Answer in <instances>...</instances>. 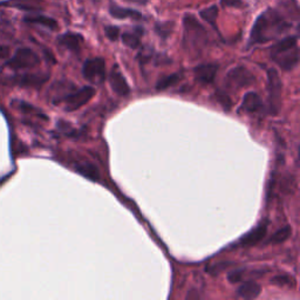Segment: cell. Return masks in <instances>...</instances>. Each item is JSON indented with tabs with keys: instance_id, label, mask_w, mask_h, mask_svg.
Returning a JSON list of instances; mask_svg holds the SVG:
<instances>
[{
	"instance_id": "28",
	"label": "cell",
	"mask_w": 300,
	"mask_h": 300,
	"mask_svg": "<svg viewBox=\"0 0 300 300\" xmlns=\"http://www.w3.org/2000/svg\"><path fill=\"white\" fill-rule=\"evenodd\" d=\"M127 1L138 2V4H145V2H147V0H127Z\"/></svg>"
},
{
	"instance_id": "5",
	"label": "cell",
	"mask_w": 300,
	"mask_h": 300,
	"mask_svg": "<svg viewBox=\"0 0 300 300\" xmlns=\"http://www.w3.org/2000/svg\"><path fill=\"white\" fill-rule=\"evenodd\" d=\"M83 78L89 82L100 84L106 78V63L102 58L88 59L83 63L82 68Z\"/></svg>"
},
{
	"instance_id": "26",
	"label": "cell",
	"mask_w": 300,
	"mask_h": 300,
	"mask_svg": "<svg viewBox=\"0 0 300 300\" xmlns=\"http://www.w3.org/2000/svg\"><path fill=\"white\" fill-rule=\"evenodd\" d=\"M220 5L223 7H234L240 8L244 6L243 0H220Z\"/></svg>"
},
{
	"instance_id": "12",
	"label": "cell",
	"mask_w": 300,
	"mask_h": 300,
	"mask_svg": "<svg viewBox=\"0 0 300 300\" xmlns=\"http://www.w3.org/2000/svg\"><path fill=\"white\" fill-rule=\"evenodd\" d=\"M260 285L253 280L243 282L237 290L238 297H240V298L243 299H256L259 294H260Z\"/></svg>"
},
{
	"instance_id": "1",
	"label": "cell",
	"mask_w": 300,
	"mask_h": 300,
	"mask_svg": "<svg viewBox=\"0 0 300 300\" xmlns=\"http://www.w3.org/2000/svg\"><path fill=\"white\" fill-rule=\"evenodd\" d=\"M290 28V24L282 19V17L275 10H269L261 13L256 20L255 26L250 36V43H264L275 39L282 32Z\"/></svg>"
},
{
	"instance_id": "7",
	"label": "cell",
	"mask_w": 300,
	"mask_h": 300,
	"mask_svg": "<svg viewBox=\"0 0 300 300\" xmlns=\"http://www.w3.org/2000/svg\"><path fill=\"white\" fill-rule=\"evenodd\" d=\"M95 95V89L92 86H86L80 88L77 92L72 93V94L67 95L65 98L66 110L73 112V110L80 109L84 104L88 103Z\"/></svg>"
},
{
	"instance_id": "6",
	"label": "cell",
	"mask_w": 300,
	"mask_h": 300,
	"mask_svg": "<svg viewBox=\"0 0 300 300\" xmlns=\"http://www.w3.org/2000/svg\"><path fill=\"white\" fill-rule=\"evenodd\" d=\"M267 79H269V98H270V107L271 112L273 114L278 113L281 103V80L279 74L275 69H269L267 72Z\"/></svg>"
},
{
	"instance_id": "20",
	"label": "cell",
	"mask_w": 300,
	"mask_h": 300,
	"mask_svg": "<svg viewBox=\"0 0 300 300\" xmlns=\"http://www.w3.org/2000/svg\"><path fill=\"white\" fill-rule=\"evenodd\" d=\"M180 79V74H171V75H169V77L163 78L162 80H160L159 82H157L156 88L160 89V90L167 89V88H169V87L174 86L175 83L179 82Z\"/></svg>"
},
{
	"instance_id": "9",
	"label": "cell",
	"mask_w": 300,
	"mask_h": 300,
	"mask_svg": "<svg viewBox=\"0 0 300 300\" xmlns=\"http://www.w3.org/2000/svg\"><path fill=\"white\" fill-rule=\"evenodd\" d=\"M109 82L112 89L114 90L118 95L120 96H128L130 93V88L128 86V82L126 78L123 77L122 72L120 71L118 65L114 66V68L112 69V73L109 75Z\"/></svg>"
},
{
	"instance_id": "14",
	"label": "cell",
	"mask_w": 300,
	"mask_h": 300,
	"mask_svg": "<svg viewBox=\"0 0 300 300\" xmlns=\"http://www.w3.org/2000/svg\"><path fill=\"white\" fill-rule=\"evenodd\" d=\"M83 41V38L77 33H66L59 37V43L63 47L71 49L73 52H78L80 49L81 43Z\"/></svg>"
},
{
	"instance_id": "18",
	"label": "cell",
	"mask_w": 300,
	"mask_h": 300,
	"mask_svg": "<svg viewBox=\"0 0 300 300\" xmlns=\"http://www.w3.org/2000/svg\"><path fill=\"white\" fill-rule=\"evenodd\" d=\"M291 232H292V230H291L290 226H284V228L278 230V231H277L276 234L270 238L269 243H272V244L284 243L285 240H287L288 238H290Z\"/></svg>"
},
{
	"instance_id": "25",
	"label": "cell",
	"mask_w": 300,
	"mask_h": 300,
	"mask_svg": "<svg viewBox=\"0 0 300 300\" xmlns=\"http://www.w3.org/2000/svg\"><path fill=\"white\" fill-rule=\"evenodd\" d=\"M104 32H106V36L108 37L110 40H113V41L118 40L119 36H120V30H119L118 27H115V26H107V27L104 28Z\"/></svg>"
},
{
	"instance_id": "4",
	"label": "cell",
	"mask_w": 300,
	"mask_h": 300,
	"mask_svg": "<svg viewBox=\"0 0 300 300\" xmlns=\"http://www.w3.org/2000/svg\"><path fill=\"white\" fill-rule=\"evenodd\" d=\"M256 81L255 75L249 69L243 66H238L232 68L225 78V84L230 89H240L244 87H249Z\"/></svg>"
},
{
	"instance_id": "10",
	"label": "cell",
	"mask_w": 300,
	"mask_h": 300,
	"mask_svg": "<svg viewBox=\"0 0 300 300\" xmlns=\"http://www.w3.org/2000/svg\"><path fill=\"white\" fill-rule=\"evenodd\" d=\"M218 72L217 63H203L195 68V79L200 83L208 84L214 81Z\"/></svg>"
},
{
	"instance_id": "23",
	"label": "cell",
	"mask_w": 300,
	"mask_h": 300,
	"mask_svg": "<svg viewBox=\"0 0 300 300\" xmlns=\"http://www.w3.org/2000/svg\"><path fill=\"white\" fill-rule=\"evenodd\" d=\"M245 271L244 270H234L228 275V280L231 284H236V282H240L244 279V275H245Z\"/></svg>"
},
{
	"instance_id": "19",
	"label": "cell",
	"mask_w": 300,
	"mask_h": 300,
	"mask_svg": "<svg viewBox=\"0 0 300 300\" xmlns=\"http://www.w3.org/2000/svg\"><path fill=\"white\" fill-rule=\"evenodd\" d=\"M200 17H202L206 22H209L211 26L216 25V19L218 17V7L216 6V5H212V6L200 11Z\"/></svg>"
},
{
	"instance_id": "22",
	"label": "cell",
	"mask_w": 300,
	"mask_h": 300,
	"mask_svg": "<svg viewBox=\"0 0 300 300\" xmlns=\"http://www.w3.org/2000/svg\"><path fill=\"white\" fill-rule=\"evenodd\" d=\"M271 284L277 285V286H291V285H294V279L291 278L290 276L286 275H281V276H276L271 279Z\"/></svg>"
},
{
	"instance_id": "16",
	"label": "cell",
	"mask_w": 300,
	"mask_h": 300,
	"mask_svg": "<svg viewBox=\"0 0 300 300\" xmlns=\"http://www.w3.org/2000/svg\"><path fill=\"white\" fill-rule=\"evenodd\" d=\"M75 170H77L79 174L82 175V176L84 177H87V179L90 180H95L96 182V180H99V179H100L99 170L96 169L94 164H92V163H89V162L80 163V164L77 165Z\"/></svg>"
},
{
	"instance_id": "21",
	"label": "cell",
	"mask_w": 300,
	"mask_h": 300,
	"mask_svg": "<svg viewBox=\"0 0 300 300\" xmlns=\"http://www.w3.org/2000/svg\"><path fill=\"white\" fill-rule=\"evenodd\" d=\"M122 42L130 48H138L140 46V37L134 33H123L121 37Z\"/></svg>"
},
{
	"instance_id": "24",
	"label": "cell",
	"mask_w": 300,
	"mask_h": 300,
	"mask_svg": "<svg viewBox=\"0 0 300 300\" xmlns=\"http://www.w3.org/2000/svg\"><path fill=\"white\" fill-rule=\"evenodd\" d=\"M232 265V263H228V261H222V263H217L215 265H211L210 267H208V271L212 275H217V273L223 272L224 270H226L228 267H230Z\"/></svg>"
},
{
	"instance_id": "11",
	"label": "cell",
	"mask_w": 300,
	"mask_h": 300,
	"mask_svg": "<svg viewBox=\"0 0 300 300\" xmlns=\"http://www.w3.org/2000/svg\"><path fill=\"white\" fill-rule=\"evenodd\" d=\"M267 234V224L266 223H260L257 228H255L252 231H250L245 237H243L238 243V245L243 247H249L257 245L260 240H263V238Z\"/></svg>"
},
{
	"instance_id": "27",
	"label": "cell",
	"mask_w": 300,
	"mask_h": 300,
	"mask_svg": "<svg viewBox=\"0 0 300 300\" xmlns=\"http://www.w3.org/2000/svg\"><path fill=\"white\" fill-rule=\"evenodd\" d=\"M8 53H10L8 48L5 47V46L0 45V59H5V58H7Z\"/></svg>"
},
{
	"instance_id": "3",
	"label": "cell",
	"mask_w": 300,
	"mask_h": 300,
	"mask_svg": "<svg viewBox=\"0 0 300 300\" xmlns=\"http://www.w3.org/2000/svg\"><path fill=\"white\" fill-rule=\"evenodd\" d=\"M40 63V59L36 52L30 48H19L14 55L6 62L8 68L14 71L28 69L37 67Z\"/></svg>"
},
{
	"instance_id": "8",
	"label": "cell",
	"mask_w": 300,
	"mask_h": 300,
	"mask_svg": "<svg viewBox=\"0 0 300 300\" xmlns=\"http://www.w3.org/2000/svg\"><path fill=\"white\" fill-rule=\"evenodd\" d=\"M271 59L280 67L284 71H291L299 62V48L296 47L286 49V51L278 52V53L271 54Z\"/></svg>"
},
{
	"instance_id": "15",
	"label": "cell",
	"mask_w": 300,
	"mask_h": 300,
	"mask_svg": "<svg viewBox=\"0 0 300 300\" xmlns=\"http://www.w3.org/2000/svg\"><path fill=\"white\" fill-rule=\"evenodd\" d=\"M109 13L110 16L114 17L116 19L132 18L135 20H140L142 18V14L140 13L139 11L130 10V8H126V7H120L118 6V5H112L109 8Z\"/></svg>"
},
{
	"instance_id": "2",
	"label": "cell",
	"mask_w": 300,
	"mask_h": 300,
	"mask_svg": "<svg viewBox=\"0 0 300 300\" xmlns=\"http://www.w3.org/2000/svg\"><path fill=\"white\" fill-rule=\"evenodd\" d=\"M185 32V41L189 46H194V48H200L205 45L206 34L203 26L197 21L194 17L188 14L183 19Z\"/></svg>"
},
{
	"instance_id": "13",
	"label": "cell",
	"mask_w": 300,
	"mask_h": 300,
	"mask_svg": "<svg viewBox=\"0 0 300 300\" xmlns=\"http://www.w3.org/2000/svg\"><path fill=\"white\" fill-rule=\"evenodd\" d=\"M241 108L245 112L255 113L263 108V101H261L260 96L255 92L246 93L243 99V103H241Z\"/></svg>"
},
{
	"instance_id": "17",
	"label": "cell",
	"mask_w": 300,
	"mask_h": 300,
	"mask_svg": "<svg viewBox=\"0 0 300 300\" xmlns=\"http://www.w3.org/2000/svg\"><path fill=\"white\" fill-rule=\"evenodd\" d=\"M26 22H30V24H38L45 26V27L49 28V30H57L58 28V22L54 19L49 18L46 16H34V17H27L25 18Z\"/></svg>"
}]
</instances>
